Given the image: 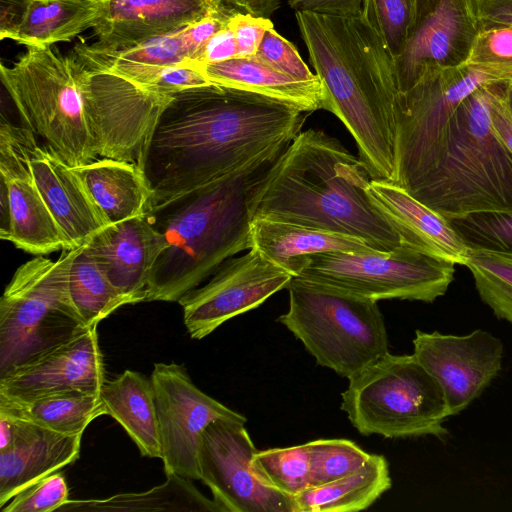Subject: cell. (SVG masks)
<instances>
[{"label":"cell","mask_w":512,"mask_h":512,"mask_svg":"<svg viewBox=\"0 0 512 512\" xmlns=\"http://www.w3.org/2000/svg\"><path fill=\"white\" fill-rule=\"evenodd\" d=\"M306 115L283 102L214 83L171 94L138 164L152 193L150 206L290 144Z\"/></svg>","instance_id":"cell-1"},{"label":"cell","mask_w":512,"mask_h":512,"mask_svg":"<svg viewBox=\"0 0 512 512\" xmlns=\"http://www.w3.org/2000/svg\"><path fill=\"white\" fill-rule=\"evenodd\" d=\"M295 16L324 90L323 109L351 133L372 180L397 184L401 91L381 36L362 13L339 17L296 11Z\"/></svg>","instance_id":"cell-2"},{"label":"cell","mask_w":512,"mask_h":512,"mask_svg":"<svg viewBox=\"0 0 512 512\" xmlns=\"http://www.w3.org/2000/svg\"><path fill=\"white\" fill-rule=\"evenodd\" d=\"M276 147L209 184L145 212L166 247L148 280L146 301H179L233 255L252 247L254 200L289 146Z\"/></svg>","instance_id":"cell-3"},{"label":"cell","mask_w":512,"mask_h":512,"mask_svg":"<svg viewBox=\"0 0 512 512\" xmlns=\"http://www.w3.org/2000/svg\"><path fill=\"white\" fill-rule=\"evenodd\" d=\"M360 158L321 130L300 132L280 156L254 200V217L353 236L377 251L402 242L368 187Z\"/></svg>","instance_id":"cell-4"},{"label":"cell","mask_w":512,"mask_h":512,"mask_svg":"<svg viewBox=\"0 0 512 512\" xmlns=\"http://www.w3.org/2000/svg\"><path fill=\"white\" fill-rule=\"evenodd\" d=\"M500 85L480 87L459 105L441 162L409 192L448 220L512 209V153L491 117Z\"/></svg>","instance_id":"cell-5"},{"label":"cell","mask_w":512,"mask_h":512,"mask_svg":"<svg viewBox=\"0 0 512 512\" xmlns=\"http://www.w3.org/2000/svg\"><path fill=\"white\" fill-rule=\"evenodd\" d=\"M289 306L277 321L318 365L350 379L389 352L377 301L293 277Z\"/></svg>","instance_id":"cell-6"},{"label":"cell","mask_w":512,"mask_h":512,"mask_svg":"<svg viewBox=\"0 0 512 512\" xmlns=\"http://www.w3.org/2000/svg\"><path fill=\"white\" fill-rule=\"evenodd\" d=\"M1 82L35 136L71 167L99 158L91 138L73 56L51 46H27Z\"/></svg>","instance_id":"cell-7"},{"label":"cell","mask_w":512,"mask_h":512,"mask_svg":"<svg viewBox=\"0 0 512 512\" xmlns=\"http://www.w3.org/2000/svg\"><path fill=\"white\" fill-rule=\"evenodd\" d=\"M348 380L341 409L361 435L397 439L448 434L443 389L413 354L388 352Z\"/></svg>","instance_id":"cell-8"},{"label":"cell","mask_w":512,"mask_h":512,"mask_svg":"<svg viewBox=\"0 0 512 512\" xmlns=\"http://www.w3.org/2000/svg\"><path fill=\"white\" fill-rule=\"evenodd\" d=\"M75 250L22 264L0 300V377L86 331L68 291Z\"/></svg>","instance_id":"cell-9"},{"label":"cell","mask_w":512,"mask_h":512,"mask_svg":"<svg viewBox=\"0 0 512 512\" xmlns=\"http://www.w3.org/2000/svg\"><path fill=\"white\" fill-rule=\"evenodd\" d=\"M511 85L506 76L463 64L426 71L401 93L397 126V184L408 192L431 174L447 147L459 105L487 85Z\"/></svg>","instance_id":"cell-10"},{"label":"cell","mask_w":512,"mask_h":512,"mask_svg":"<svg viewBox=\"0 0 512 512\" xmlns=\"http://www.w3.org/2000/svg\"><path fill=\"white\" fill-rule=\"evenodd\" d=\"M455 265L401 243L389 252L315 254L307 258L296 277L377 302L400 299L431 303L446 293Z\"/></svg>","instance_id":"cell-11"},{"label":"cell","mask_w":512,"mask_h":512,"mask_svg":"<svg viewBox=\"0 0 512 512\" xmlns=\"http://www.w3.org/2000/svg\"><path fill=\"white\" fill-rule=\"evenodd\" d=\"M74 61L88 129L98 157L138 165L171 95L144 89L123 77L91 70L75 58Z\"/></svg>","instance_id":"cell-12"},{"label":"cell","mask_w":512,"mask_h":512,"mask_svg":"<svg viewBox=\"0 0 512 512\" xmlns=\"http://www.w3.org/2000/svg\"><path fill=\"white\" fill-rule=\"evenodd\" d=\"M150 379L165 474L200 480L198 457L204 429L217 419L247 420L200 390L182 365L155 363Z\"/></svg>","instance_id":"cell-13"},{"label":"cell","mask_w":512,"mask_h":512,"mask_svg":"<svg viewBox=\"0 0 512 512\" xmlns=\"http://www.w3.org/2000/svg\"><path fill=\"white\" fill-rule=\"evenodd\" d=\"M245 423L217 419L202 432L200 480L224 512H295L293 499L263 484L252 467L258 451Z\"/></svg>","instance_id":"cell-14"},{"label":"cell","mask_w":512,"mask_h":512,"mask_svg":"<svg viewBox=\"0 0 512 512\" xmlns=\"http://www.w3.org/2000/svg\"><path fill=\"white\" fill-rule=\"evenodd\" d=\"M292 278L254 248L227 259L204 286L190 290L178 301L187 332L192 339H203L226 321L287 288Z\"/></svg>","instance_id":"cell-15"},{"label":"cell","mask_w":512,"mask_h":512,"mask_svg":"<svg viewBox=\"0 0 512 512\" xmlns=\"http://www.w3.org/2000/svg\"><path fill=\"white\" fill-rule=\"evenodd\" d=\"M480 31L476 0H418L408 40L394 60L401 93L428 70L465 64Z\"/></svg>","instance_id":"cell-16"},{"label":"cell","mask_w":512,"mask_h":512,"mask_svg":"<svg viewBox=\"0 0 512 512\" xmlns=\"http://www.w3.org/2000/svg\"><path fill=\"white\" fill-rule=\"evenodd\" d=\"M413 355L443 389L450 416L467 408L497 376L504 345L482 329L467 335L417 330Z\"/></svg>","instance_id":"cell-17"},{"label":"cell","mask_w":512,"mask_h":512,"mask_svg":"<svg viewBox=\"0 0 512 512\" xmlns=\"http://www.w3.org/2000/svg\"><path fill=\"white\" fill-rule=\"evenodd\" d=\"M105 381L93 326L1 376L0 395L24 399L63 391L100 393Z\"/></svg>","instance_id":"cell-18"},{"label":"cell","mask_w":512,"mask_h":512,"mask_svg":"<svg viewBox=\"0 0 512 512\" xmlns=\"http://www.w3.org/2000/svg\"><path fill=\"white\" fill-rule=\"evenodd\" d=\"M224 9L222 0H105L92 28L97 41L90 46L102 51L128 48Z\"/></svg>","instance_id":"cell-19"},{"label":"cell","mask_w":512,"mask_h":512,"mask_svg":"<svg viewBox=\"0 0 512 512\" xmlns=\"http://www.w3.org/2000/svg\"><path fill=\"white\" fill-rule=\"evenodd\" d=\"M85 247L130 304L146 301L149 276L166 241L145 213L106 226Z\"/></svg>","instance_id":"cell-20"},{"label":"cell","mask_w":512,"mask_h":512,"mask_svg":"<svg viewBox=\"0 0 512 512\" xmlns=\"http://www.w3.org/2000/svg\"><path fill=\"white\" fill-rule=\"evenodd\" d=\"M34 182L71 249L85 245L108 226L74 167L44 145L30 161Z\"/></svg>","instance_id":"cell-21"},{"label":"cell","mask_w":512,"mask_h":512,"mask_svg":"<svg viewBox=\"0 0 512 512\" xmlns=\"http://www.w3.org/2000/svg\"><path fill=\"white\" fill-rule=\"evenodd\" d=\"M14 420L13 441L0 450V508L28 485L73 464L80 455L82 435Z\"/></svg>","instance_id":"cell-22"},{"label":"cell","mask_w":512,"mask_h":512,"mask_svg":"<svg viewBox=\"0 0 512 512\" xmlns=\"http://www.w3.org/2000/svg\"><path fill=\"white\" fill-rule=\"evenodd\" d=\"M368 193L403 243L466 265L469 247L444 216L393 183L372 180Z\"/></svg>","instance_id":"cell-23"},{"label":"cell","mask_w":512,"mask_h":512,"mask_svg":"<svg viewBox=\"0 0 512 512\" xmlns=\"http://www.w3.org/2000/svg\"><path fill=\"white\" fill-rule=\"evenodd\" d=\"M251 234V248L293 277L303 269L307 258L315 254L375 250L353 236L267 218H253Z\"/></svg>","instance_id":"cell-24"},{"label":"cell","mask_w":512,"mask_h":512,"mask_svg":"<svg viewBox=\"0 0 512 512\" xmlns=\"http://www.w3.org/2000/svg\"><path fill=\"white\" fill-rule=\"evenodd\" d=\"M212 83L256 93L311 113L323 109L320 79L301 80L282 73L255 57H234L197 67Z\"/></svg>","instance_id":"cell-25"},{"label":"cell","mask_w":512,"mask_h":512,"mask_svg":"<svg viewBox=\"0 0 512 512\" xmlns=\"http://www.w3.org/2000/svg\"><path fill=\"white\" fill-rule=\"evenodd\" d=\"M1 190L6 193L9 209L6 240L35 255L71 250L34 182L32 171L1 176Z\"/></svg>","instance_id":"cell-26"},{"label":"cell","mask_w":512,"mask_h":512,"mask_svg":"<svg viewBox=\"0 0 512 512\" xmlns=\"http://www.w3.org/2000/svg\"><path fill=\"white\" fill-rule=\"evenodd\" d=\"M74 169L108 225L142 215L150 207L152 193L137 164L97 158Z\"/></svg>","instance_id":"cell-27"},{"label":"cell","mask_w":512,"mask_h":512,"mask_svg":"<svg viewBox=\"0 0 512 512\" xmlns=\"http://www.w3.org/2000/svg\"><path fill=\"white\" fill-rule=\"evenodd\" d=\"M99 394L105 414L124 428L140 454L161 459L162 449L151 379L126 369L115 379L106 380Z\"/></svg>","instance_id":"cell-28"},{"label":"cell","mask_w":512,"mask_h":512,"mask_svg":"<svg viewBox=\"0 0 512 512\" xmlns=\"http://www.w3.org/2000/svg\"><path fill=\"white\" fill-rule=\"evenodd\" d=\"M391 485L386 458L370 454L358 470L328 483L308 486L292 499L295 512H356L370 507Z\"/></svg>","instance_id":"cell-29"},{"label":"cell","mask_w":512,"mask_h":512,"mask_svg":"<svg viewBox=\"0 0 512 512\" xmlns=\"http://www.w3.org/2000/svg\"><path fill=\"white\" fill-rule=\"evenodd\" d=\"M0 412L68 435H82L105 414L99 393L63 391L32 398L0 395Z\"/></svg>","instance_id":"cell-30"},{"label":"cell","mask_w":512,"mask_h":512,"mask_svg":"<svg viewBox=\"0 0 512 512\" xmlns=\"http://www.w3.org/2000/svg\"><path fill=\"white\" fill-rule=\"evenodd\" d=\"M105 0H29L13 40L26 46H51L71 41L93 28Z\"/></svg>","instance_id":"cell-31"},{"label":"cell","mask_w":512,"mask_h":512,"mask_svg":"<svg viewBox=\"0 0 512 512\" xmlns=\"http://www.w3.org/2000/svg\"><path fill=\"white\" fill-rule=\"evenodd\" d=\"M139 493H122L105 499L68 500L57 511H197L224 512L214 500L204 496L190 481L177 474Z\"/></svg>","instance_id":"cell-32"},{"label":"cell","mask_w":512,"mask_h":512,"mask_svg":"<svg viewBox=\"0 0 512 512\" xmlns=\"http://www.w3.org/2000/svg\"><path fill=\"white\" fill-rule=\"evenodd\" d=\"M71 54L85 68L97 71L129 66L194 65L197 60L186 27L116 51H102L88 43H80Z\"/></svg>","instance_id":"cell-33"},{"label":"cell","mask_w":512,"mask_h":512,"mask_svg":"<svg viewBox=\"0 0 512 512\" xmlns=\"http://www.w3.org/2000/svg\"><path fill=\"white\" fill-rule=\"evenodd\" d=\"M68 291L76 311L88 327L130 301L110 282L85 245L76 248L68 274Z\"/></svg>","instance_id":"cell-34"},{"label":"cell","mask_w":512,"mask_h":512,"mask_svg":"<svg viewBox=\"0 0 512 512\" xmlns=\"http://www.w3.org/2000/svg\"><path fill=\"white\" fill-rule=\"evenodd\" d=\"M465 266L481 300L512 325V253L469 248Z\"/></svg>","instance_id":"cell-35"},{"label":"cell","mask_w":512,"mask_h":512,"mask_svg":"<svg viewBox=\"0 0 512 512\" xmlns=\"http://www.w3.org/2000/svg\"><path fill=\"white\" fill-rule=\"evenodd\" d=\"M252 467L263 484L290 497L310 486L308 443L258 450Z\"/></svg>","instance_id":"cell-36"},{"label":"cell","mask_w":512,"mask_h":512,"mask_svg":"<svg viewBox=\"0 0 512 512\" xmlns=\"http://www.w3.org/2000/svg\"><path fill=\"white\" fill-rule=\"evenodd\" d=\"M308 443L310 486L346 476L364 465L370 454L348 439H317Z\"/></svg>","instance_id":"cell-37"},{"label":"cell","mask_w":512,"mask_h":512,"mask_svg":"<svg viewBox=\"0 0 512 512\" xmlns=\"http://www.w3.org/2000/svg\"><path fill=\"white\" fill-rule=\"evenodd\" d=\"M418 0H364L362 14L375 27L395 60L404 50Z\"/></svg>","instance_id":"cell-38"},{"label":"cell","mask_w":512,"mask_h":512,"mask_svg":"<svg viewBox=\"0 0 512 512\" xmlns=\"http://www.w3.org/2000/svg\"><path fill=\"white\" fill-rule=\"evenodd\" d=\"M469 248L512 253V209L449 220Z\"/></svg>","instance_id":"cell-39"},{"label":"cell","mask_w":512,"mask_h":512,"mask_svg":"<svg viewBox=\"0 0 512 512\" xmlns=\"http://www.w3.org/2000/svg\"><path fill=\"white\" fill-rule=\"evenodd\" d=\"M68 496L66 479L56 471L19 491L0 509L2 512L57 511L69 500Z\"/></svg>","instance_id":"cell-40"},{"label":"cell","mask_w":512,"mask_h":512,"mask_svg":"<svg viewBox=\"0 0 512 512\" xmlns=\"http://www.w3.org/2000/svg\"><path fill=\"white\" fill-rule=\"evenodd\" d=\"M465 64L512 80V28L497 26L481 29Z\"/></svg>","instance_id":"cell-41"},{"label":"cell","mask_w":512,"mask_h":512,"mask_svg":"<svg viewBox=\"0 0 512 512\" xmlns=\"http://www.w3.org/2000/svg\"><path fill=\"white\" fill-rule=\"evenodd\" d=\"M265 64L301 80L317 78L301 58L296 47L273 28L268 29L254 56Z\"/></svg>","instance_id":"cell-42"},{"label":"cell","mask_w":512,"mask_h":512,"mask_svg":"<svg viewBox=\"0 0 512 512\" xmlns=\"http://www.w3.org/2000/svg\"><path fill=\"white\" fill-rule=\"evenodd\" d=\"M228 26L235 38L237 57H254L265 32L274 27L269 18L246 12H233Z\"/></svg>","instance_id":"cell-43"},{"label":"cell","mask_w":512,"mask_h":512,"mask_svg":"<svg viewBox=\"0 0 512 512\" xmlns=\"http://www.w3.org/2000/svg\"><path fill=\"white\" fill-rule=\"evenodd\" d=\"M364 0H287L295 11H308L339 17L361 15Z\"/></svg>","instance_id":"cell-44"},{"label":"cell","mask_w":512,"mask_h":512,"mask_svg":"<svg viewBox=\"0 0 512 512\" xmlns=\"http://www.w3.org/2000/svg\"><path fill=\"white\" fill-rule=\"evenodd\" d=\"M234 57H237L236 42L227 23L224 28L209 39L195 67L225 61Z\"/></svg>","instance_id":"cell-45"},{"label":"cell","mask_w":512,"mask_h":512,"mask_svg":"<svg viewBox=\"0 0 512 512\" xmlns=\"http://www.w3.org/2000/svg\"><path fill=\"white\" fill-rule=\"evenodd\" d=\"M493 125L512 153V108L509 85H500L491 104Z\"/></svg>","instance_id":"cell-46"},{"label":"cell","mask_w":512,"mask_h":512,"mask_svg":"<svg viewBox=\"0 0 512 512\" xmlns=\"http://www.w3.org/2000/svg\"><path fill=\"white\" fill-rule=\"evenodd\" d=\"M481 29L512 28V0H476Z\"/></svg>","instance_id":"cell-47"},{"label":"cell","mask_w":512,"mask_h":512,"mask_svg":"<svg viewBox=\"0 0 512 512\" xmlns=\"http://www.w3.org/2000/svg\"><path fill=\"white\" fill-rule=\"evenodd\" d=\"M0 39L13 40L25 16L29 0H0Z\"/></svg>","instance_id":"cell-48"},{"label":"cell","mask_w":512,"mask_h":512,"mask_svg":"<svg viewBox=\"0 0 512 512\" xmlns=\"http://www.w3.org/2000/svg\"><path fill=\"white\" fill-rule=\"evenodd\" d=\"M231 5L254 16H271L280 6L282 0H226Z\"/></svg>","instance_id":"cell-49"},{"label":"cell","mask_w":512,"mask_h":512,"mask_svg":"<svg viewBox=\"0 0 512 512\" xmlns=\"http://www.w3.org/2000/svg\"><path fill=\"white\" fill-rule=\"evenodd\" d=\"M15 420L11 416L0 412V450L8 448L14 437Z\"/></svg>","instance_id":"cell-50"},{"label":"cell","mask_w":512,"mask_h":512,"mask_svg":"<svg viewBox=\"0 0 512 512\" xmlns=\"http://www.w3.org/2000/svg\"><path fill=\"white\" fill-rule=\"evenodd\" d=\"M509 100H510V105L512 108V84L509 85Z\"/></svg>","instance_id":"cell-51"}]
</instances>
